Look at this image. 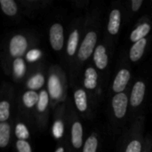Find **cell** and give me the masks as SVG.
Returning <instances> with one entry per match:
<instances>
[{
    "label": "cell",
    "instance_id": "obj_1",
    "mask_svg": "<svg viewBox=\"0 0 152 152\" xmlns=\"http://www.w3.org/2000/svg\"><path fill=\"white\" fill-rule=\"evenodd\" d=\"M102 31L101 11L96 8L90 12L86 17V28L80 43L75 65L69 74V85L81 80V75L87 61L93 57L94 52L100 42Z\"/></svg>",
    "mask_w": 152,
    "mask_h": 152
},
{
    "label": "cell",
    "instance_id": "obj_2",
    "mask_svg": "<svg viewBox=\"0 0 152 152\" xmlns=\"http://www.w3.org/2000/svg\"><path fill=\"white\" fill-rule=\"evenodd\" d=\"M37 36L30 31L13 32L6 37L1 53V65L5 75L11 76L12 62L25 58L37 45Z\"/></svg>",
    "mask_w": 152,
    "mask_h": 152
},
{
    "label": "cell",
    "instance_id": "obj_3",
    "mask_svg": "<svg viewBox=\"0 0 152 152\" xmlns=\"http://www.w3.org/2000/svg\"><path fill=\"white\" fill-rule=\"evenodd\" d=\"M69 86V78L67 70L59 64L50 65L47 72L46 90L53 110L68 100Z\"/></svg>",
    "mask_w": 152,
    "mask_h": 152
},
{
    "label": "cell",
    "instance_id": "obj_4",
    "mask_svg": "<svg viewBox=\"0 0 152 152\" xmlns=\"http://www.w3.org/2000/svg\"><path fill=\"white\" fill-rule=\"evenodd\" d=\"M145 115L142 114L129 123L118 140L117 152H142L144 144Z\"/></svg>",
    "mask_w": 152,
    "mask_h": 152
},
{
    "label": "cell",
    "instance_id": "obj_5",
    "mask_svg": "<svg viewBox=\"0 0 152 152\" xmlns=\"http://www.w3.org/2000/svg\"><path fill=\"white\" fill-rule=\"evenodd\" d=\"M85 28H86L85 17H77L74 19L69 26V33L66 39L65 49H64V62H65V67L68 75L71 72L75 65L78 48L85 32Z\"/></svg>",
    "mask_w": 152,
    "mask_h": 152
},
{
    "label": "cell",
    "instance_id": "obj_6",
    "mask_svg": "<svg viewBox=\"0 0 152 152\" xmlns=\"http://www.w3.org/2000/svg\"><path fill=\"white\" fill-rule=\"evenodd\" d=\"M129 90L110 96L109 118L111 129L116 134L123 131L129 120Z\"/></svg>",
    "mask_w": 152,
    "mask_h": 152
},
{
    "label": "cell",
    "instance_id": "obj_7",
    "mask_svg": "<svg viewBox=\"0 0 152 152\" xmlns=\"http://www.w3.org/2000/svg\"><path fill=\"white\" fill-rule=\"evenodd\" d=\"M67 141L69 148L74 152H81L84 139V126L81 117L77 112L71 98L67 100Z\"/></svg>",
    "mask_w": 152,
    "mask_h": 152
},
{
    "label": "cell",
    "instance_id": "obj_8",
    "mask_svg": "<svg viewBox=\"0 0 152 152\" xmlns=\"http://www.w3.org/2000/svg\"><path fill=\"white\" fill-rule=\"evenodd\" d=\"M82 75V85L88 93L93 104L94 105V107H96V105L101 102L103 96L105 85L102 79L100 73L97 71L93 63L87 65L84 69Z\"/></svg>",
    "mask_w": 152,
    "mask_h": 152
},
{
    "label": "cell",
    "instance_id": "obj_9",
    "mask_svg": "<svg viewBox=\"0 0 152 152\" xmlns=\"http://www.w3.org/2000/svg\"><path fill=\"white\" fill-rule=\"evenodd\" d=\"M39 98V92L23 89L17 95L16 116L25 120L30 126L35 127L34 116Z\"/></svg>",
    "mask_w": 152,
    "mask_h": 152
},
{
    "label": "cell",
    "instance_id": "obj_10",
    "mask_svg": "<svg viewBox=\"0 0 152 152\" xmlns=\"http://www.w3.org/2000/svg\"><path fill=\"white\" fill-rule=\"evenodd\" d=\"M113 49L114 45L103 37L97 45L92 57V63L100 73L104 85H106L109 78L110 57L112 55Z\"/></svg>",
    "mask_w": 152,
    "mask_h": 152
},
{
    "label": "cell",
    "instance_id": "obj_11",
    "mask_svg": "<svg viewBox=\"0 0 152 152\" xmlns=\"http://www.w3.org/2000/svg\"><path fill=\"white\" fill-rule=\"evenodd\" d=\"M124 21L126 22V11L123 2L116 1L111 4L110 8L104 35V37L112 45H115V40L122 28Z\"/></svg>",
    "mask_w": 152,
    "mask_h": 152
},
{
    "label": "cell",
    "instance_id": "obj_12",
    "mask_svg": "<svg viewBox=\"0 0 152 152\" xmlns=\"http://www.w3.org/2000/svg\"><path fill=\"white\" fill-rule=\"evenodd\" d=\"M147 94V83L143 78L136 79L129 90V120L131 123L142 115Z\"/></svg>",
    "mask_w": 152,
    "mask_h": 152
},
{
    "label": "cell",
    "instance_id": "obj_13",
    "mask_svg": "<svg viewBox=\"0 0 152 152\" xmlns=\"http://www.w3.org/2000/svg\"><path fill=\"white\" fill-rule=\"evenodd\" d=\"M72 88V102L73 105L79 114L85 119H91L94 117V108L90 96L82 85V80L77 81L69 85Z\"/></svg>",
    "mask_w": 152,
    "mask_h": 152
},
{
    "label": "cell",
    "instance_id": "obj_14",
    "mask_svg": "<svg viewBox=\"0 0 152 152\" xmlns=\"http://www.w3.org/2000/svg\"><path fill=\"white\" fill-rule=\"evenodd\" d=\"M48 68L42 61L28 63V72L24 80L23 89L40 92L46 86Z\"/></svg>",
    "mask_w": 152,
    "mask_h": 152
},
{
    "label": "cell",
    "instance_id": "obj_15",
    "mask_svg": "<svg viewBox=\"0 0 152 152\" xmlns=\"http://www.w3.org/2000/svg\"><path fill=\"white\" fill-rule=\"evenodd\" d=\"M17 95L14 87L6 82H3L0 90V123L12 120V114L16 109Z\"/></svg>",
    "mask_w": 152,
    "mask_h": 152
},
{
    "label": "cell",
    "instance_id": "obj_16",
    "mask_svg": "<svg viewBox=\"0 0 152 152\" xmlns=\"http://www.w3.org/2000/svg\"><path fill=\"white\" fill-rule=\"evenodd\" d=\"M52 107L50 102V97L46 87L43 88L39 92V98L35 110L34 116V123L35 128H37L40 132H45L49 125L50 113Z\"/></svg>",
    "mask_w": 152,
    "mask_h": 152
},
{
    "label": "cell",
    "instance_id": "obj_17",
    "mask_svg": "<svg viewBox=\"0 0 152 152\" xmlns=\"http://www.w3.org/2000/svg\"><path fill=\"white\" fill-rule=\"evenodd\" d=\"M127 60L128 57L127 59L124 57L118 63L117 72L110 85V96L117 94L124 93L129 89L132 73L130 61H128Z\"/></svg>",
    "mask_w": 152,
    "mask_h": 152
},
{
    "label": "cell",
    "instance_id": "obj_18",
    "mask_svg": "<svg viewBox=\"0 0 152 152\" xmlns=\"http://www.w3.org/2000/svg\"><path fill=\"white\" fill-rule=\"evenodd\" d=\"M67 101L53 110V123L51 134L53 137L58 141L67 140Z\"/></svg>",
    "mask_w": 152,
    "mask_h": 152
},
{
    "label": "cell",
    "instance_id": "obj_19",
    "mask_svg": "<svg viewBox=\"0 0 152 152\" xmlns=\"http://www.w3.org/2000/svg\"><path fill=\"white\" fill-rule=\"evenodd\" d=\"M48 38L50 45L54 52L61 53L63 49H65L67 38L65 37L64 27L61 22H53L49 27Z\"/></svg>",
    "mask_w": 152,
    "mask_h": 152
},
{
    "label": "cell",
    "instance_id": "obj_20",
    "mask_svg": "<svg viewBox=\"0 0 152 152\" xmlns=\"http://www.w3.org/2000/svg\"><path fill=\"white\" fill-rule=\"evenodd\" d=\"M152 30V18L149 14L142 16L135 23L130 35L129 41L133 44L142 40L151 34Z\"/></svg>",
    "mask_w": 152,
    "mask_h": 152
},
{
    "label": "cell",
    "instance_id": "obj_21",
    "mask_svg": "<svg viewBox=\"0 0 152 152\" xmlns=\"http://www.w3.org/2000/svg\"><path fill=\"white\" fill-rule=\"evenodd\" d=\"M22 13L27 16H32L53 4L52 0H20L18 1Z\"/></svg>",
    "mask_w": 152,
    "mask_h": 152
},
{
    "label": "cell",
    "instance_id": "obj_22",
    "mask_svg": "<svg viewBox=\"0 0 152 152\" xmlns=\"http://www.w3.org/2000/svg\"><path fill=\"white\" fill-rule=\"evenodd\" d=\"M151 38L147 37L142 40L137 41L136 43L133 44L128 51V61L130 63H137L139 62L145 54V52L150 45Z\"/></svg>",
    "mask_w": 152,
    "mask_h": 152
},
{
    "label": "cell",
    "instance_id": "obj_23",
    "mask_svg": "<svg viewBox=\"0 0 152 152\" xmlns=\"http://www.w3.org/2000/svg\"><path fill=\"white\" fill-rule=\"evenodd\" d=\"M28 65H27L25 58L17 59L12 62L11 76L12 77V79L16 83L24 82L28 72Z\"/></svg>",
    "mask_w": 152,
    "mask_h": 152
},
{
    "label": "cell",
    "instance_id": "obj_24",
    "mask_svg": "<svg viewBox=\"0 0 152 152\" xmlns=\"http://www.w3.org/2000/svg\"><path fill=\"white\" fill-rule=\"evenodd\" d=\"M13 135V118L0 123V148L5 150L9 147Z\"/></svg>",
    "mask_w": 152,
    "mask_h": 152
},
{
    "label": "cell",
    "instance_id": "obj_25",
    "mask_svg": "<svg viewBox=\"0 0 152 152\" xmlns=\"http://www.w3.org/2000/svg\"><path fill=\"white\" fill-rule=\"evenodd\" d=\"M0 7L3 13L12 19L18 18L20 14H23L19 2L14 0H1Z\"/></svg>",
    "mask_w": 152,
    "mask_h": 152
},
{
    "label": "cell",
    "instance_id": "obj_26",
    "mask_svg": "<svg viewBox=\"0 0 152 152\" xmlns=\"http://www.w3.org/2000/svg\"><path fill=\"white\" fill-rule=\"evenodd\" d=\"M143 0H128L123 2L126 11V23H129L141 11L144 4Z\"/></svg>",
    "mask_w": 152,
    "mask_h": 152
},
{
    "label": "cell",
    "instance_id": "obj_27",
    "mask_svg": "<svg viewBox=\"0 0 152 152\" xmlns=\"http://www.w3.org/2000/svg\"><path fill=\"white\" fill-rule=\"evenodd\" d=\"M101 143V134L94 131L86 137L81 152H100Z\"/></svg>",
    "mask_w": 152,
    "mask_h": 152
},
{
    "label": "cell",
    "instance_id": "obj_28",
    "mask_svg": "<svg viewBox=\"0 0 152 152\" xmlns=\"http://www.w3.org/2000/svg\"><path fill=\"white\" fill-rule=\"evenodd\" d=\"M14 147L16 152H33L30 141L14 138Z\"/></svg>",
    "mask_w": 152,
    "mask_h": 152
},
{
    "label": "cell",
    "instance_id": "obj_29",
    "mask_svg": "<svg viewBox=\"0 0 152 152\" xmlns=\"http://www.w3.org/2000/svg\"><path fill=\"white\" fill-rule=\"evenodd\" d=\"M142 152H152V134H146Z\"/></svg>",
    "mask_w": 152,
    "mask_h": 152
},
{
    "label": "cell",
    "instance_id": "obj_30",
    "mask_svg": "<svg viewBox=\"0 0 152 152\" xmlns=\"http://www.w3.org/2000/svg\"><path fill=\"white\" fill-rule=\"evenodd\" d=\"M71 4L77 9H85L89 6L90 1H88V0H75Z\"/></svg>",
    "mask_w": 152,
    "mask_h": 152
},
{
    "label": "cell",
    "instance_id": "obj_31",
    "mask_svg": "<svg viewBox=\"0 0 152 152\" xmlns=\"http://www.w3.org/2000/svg\"><path fill=\"white\" fill-rule=\"evenodd\" d=\"M69 147V143H68L67 140H63V141L58 142L54 152H67V150H68Z\"/></svg>",
    "mask_w": 152,
    "mask_h": 152
},
{
    "label": "cell",
    "instance_id": "obj_32",
    "mask_svg": "<svg viewBox=\"0 0 152 152\" xmlns=\"http://www.w3.org/2000/svg\"><path fill=\"white\" fill-rule=\"evenodd\" d=\"M67 152H74V151H73L69 147V148H68V150H67Z\"/></svg>",
    "mask_w": 152,
    "mask_h": 152
},
{
    "label": "cell",
    "instance_id": "obj_33",
    "mask_svg": "<svg viewBox=\"0 0 152 152\" xmlns=\"http://www.w3.org/2000/svg\"><path fill=\"white\" fill-rule=\"evenodd\" d=\"M151 4H152V1H151Z\"/></svg>",
    "mask_w": 152,
    "mask_h": 152
}]
</instances>
